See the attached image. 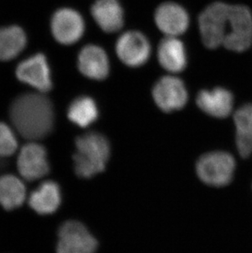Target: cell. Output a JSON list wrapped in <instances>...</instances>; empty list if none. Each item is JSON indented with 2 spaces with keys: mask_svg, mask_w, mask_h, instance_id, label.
<instances>
[{
  "mask_svg": "<svg viewBox=\"0 0 252 253\" xmlns=\"http://www.w3.org/2000/svg\"><path fill=\"white\" fill-rule=\"evenodd\" d=\"M199 30L207 48L244 52L252 43V13L244 5L213 2L199 16Z\"/></svg>",
  "mask_w": 252,
  "mask_h": 253,
  "instance_id": "obj_1",
  "label": "cell"
},
{
  "mask_svg": "<svg viewBox=\"0 0 252 253\" xmlns=\"http://www.w3.org/2000/svg\"><path fill=\"white\" fill-rule=\"evenodd\" d=\"M9 117L16 130L28 140L48 136L54 126L52 102L42 93H23L15 98Z\"/></svg>",
  "mask_w": 252,
  "mask_h": 253,
  "instance_id": "obj_2",
  "label": "cell"
},
{
  "mask_svg": "<svg viewBox=\"0 0 252 253\" xmlns=\"http://www.w3.org/2000/svg\"><path fill=\"white\" fill-rule=\"evenodd\" d=\"M73 156L76 174L89 179L104 170L111 156L109 141L98 132H88L76 139Z\"/></svg>",
  "mask_w": 252,
  "mask_h": 253,
  "instance_id": "obj_3",
  "label": "cell"
},
{
  "mask_svg": "<svg viewBox=\"0 0 252 253\" xmlns=\"http://www.w3.org/2000/svg\"><path fill=\"white\" fill-rule=\"evenodd\" d=\"M236 163L233 156L224 151L210 152L202 155L196 164L199 179L205 184L223 187L233 179Z\"/></svg>",
  "mask_w": 252,
  "mask_h": 253,
  "instance_id": "obj_4",
  "label": "cell"
},
{
  "mask_svg": "<svg viewBox=\"0 0 252 253\" xmlns=\"http://www.w3.org/2000/svg\"><path fill=\"white\" fill-rule=\"evenodd\" d=\"M98 249V240L80 221L68 220L60 227L57 253H96Z\"/></svg>",
  "mask_w": 252,
  "mask_h": 253,
  "instance_id": "obj_5",
  "label": "cell"
},
{
  "mask_svg": "<svg viewBox=\"0 0 252 253\" xmlns=\"http://www.w3.org/2000/svg\"><path fill=\"white\" fill-rule=\"evenodd\" d=\"M152 97L157 107L165 113L180 110L188 102L185 84L178 77H162L152 88Z\"/></svg>",
  "mask_w": 252,
  "mask_h": 253,
  "instance_id": "obj_6",
  "label": "cell"
},
{
  "mask_svg": "<svg viewBox=\"0 0 252 253\" xmlns=\"http://www.w3.org/2000/svg\"><path fill=\"white\" fill-rule=\"evenodd\" d=\"M85 30L83 17L69 7L57 10L51 19V31L55 40L64 45H72L81 40Z\"/></svg>",
  "mask_w": 252,
  "mask_h": 253,
  "instance_id": "obj_7",
  "label": "cell"
},
{
  "mask_svg": "<svg viewBox=\"0 0 252 253\" xmlns=\"http://www.w3.org/2000/svg\"><path fill=\"white\" fill-rule=\"evenodd\" d=\"M116 52L119 59L126 66L141 67L150 57V42L139 31H127L117 40Z\"/></svg>",
  "mask_w": 252,
  "mask_h": 253,
  "instance_id": "obj_8",
  "label": "cell"
},
{
  "mask_svg": "<svg viewBox=\"0 0 252 253\" xmlns=\"http://www.w3.org/2000/svg\"><path fill=\"white\" fill-rule=\"evenodd\" d=\"M17 169L21 176L28 181L45 176L50 169L45 148L35 141L25 144L17 157Z\"/></svg>",
  "mask_w": 252,
  "mask_h": 253,
  "instance_id": "obj_9",
  "label": "cell"
},
{
  "mask_svg": "<svg viewBox=\"0 0 252 253\" xmlns=\"http://www.w3.org/2000/svg\"><path fill=\"white\" fill-rule=\"evenodd\" d=\"M16 76L20 82L40 93H47L52 89L50 68L43 53H37L22 61L17 67Z\"/></svg>",
  "mask_w": 252,
  "mask_h": 253,
  "instance_id": "obj_10",
  "label": "cell"
},
{
  "mask_svg": "<svg viewBox=\"0 0 252 253\" xmlns=\"http://www.w3.org/2000/svg\"><path fill=\"white\" fill-rule=\"evenodd\" d=\"M155 22L162 33L177 37L184 33L189 26V16L184 7L173 2H167L157 7Z\"/></svg>",
  "mask_w": 252,
  "mask_h": 253,
  "instance_id": "obj_11",
  "label": "cell"
},
{
  "mask_svg": "<svg viewBox=\"0 0 252 253\" xmlns=\"http://www.w3.org/2000/svg\"><path fill=\"white\" fill-rule=\"evenodd\" d=\"M79 71L89 79L102 81L108 77L109 58L103 48L88 44L81 49L78 55Z\"/></svg>",
  "mask_w": 252,
  "mask_h": 253,
  "instance_id": "obj_12",
  "label": "cell"
},
{
  "mask_svg": "<svg viewBox=\"0 0 252 253\" xmlns=\"http://www.w3.org/2000/svg\"><path fill=\"white\" fill-rule=\"evenodd\" d=\"M196 103L201 110L210 117L226 118L233 111V96L230 91L221 87L203 89L198 93Z\"/></svg>",
  "mask_w": 252,
  "mask_h": 253,
  "instance_id": "obj_13",
  "label": "cell"
},
{
  "mask_svg": "<svg viewBox=\"0 0 252 253\" xmlns=\"http://www.w3.org/2000/svg\"><path fill=\"white\" fill-rule=\"evenodd\" d=\"M96 23L107 33H114L124 26V10L118 0H97L91 7Z\"/></svg>",
  "mask_w": 252,
  "mask_h": 253,
  "instance_id": "obj_14",
  "label": "cell"
},
{
  "mask_svg": "<svg viewBox=\"0 0 252 253\" xmlns=\"http://www.w3.org/2000/svg\"><path fill=\"white\" fill-rule=\"evenodd\" d=\"M157 58L165 70L171 73L183 72L187 66L185 47L177 37L167 36L157 48Z\"/></svg>",
  "mask_w": 252,
  "mask_h": 253,
  "instance_id": "obj_15",
  "label": "cell"
},
{
  "mask_svg": "<svg viewBox=\"0 0 252 253\" xmlns=\"http://www.w3.org/2000/svg\"><path fill=\"white\" fill-rule=\"evenodd\" d=\"M62 193L56 182L48 180L40 184L30 195L29 205L40 215H51L59 208Z\"/></svg>",
  "mask_w": 252,
  "mask_h": 253,
  "instance_id": "obj_16",
  "label": "cell"
},
{
  "mask_svg": "<svg viewBox=\"0 0 252 253\" xmlns=\"http://www.w3.org/2000/svg\"><path fill=\"white\" fill-rule=\"evenodd\" d=\"M236 126V144L241 157L247 158L252 153V104H245L233 116Z\"/></svg>",
  "mask_w": 252,
  "mask_h": 253,
  "instance_id": "obj_17",
  "label": "cell"
},
{
  "mask_svg": "<svg viewBox=\"0 0 252 253\" xmlns=\"http://www.w3.org/2000/svg\"><path fill=\"white\" fill-rule=\"evenodd\" d=\"M26 198L24 182L13 174L0 177V206L5 210L17 209L23 204Z\"/></svg>",
  "mask_w": 252,
  "mask_h": 253,
  "instance_id": "obj_18",
  "label": "cell"
},
{
  "mask_svg": "<svg viewBox=\"0 0 252 253\" xmlns=\"http://www.w3.org/2000/svg\"><path fill=\"white\" fill-rule=\"evenodd\" d=\"M27 43L25 31L17 26L0 28V61H9L22 53Z\"/></svg>",
  "mask_w": 252,
  "mask_h": 253,
  "instance_id": "obj_19",
  "label": "cell"
},
{
  "mask_svg": "<svg viewBox=\"0 0 252 253\" xmlns=\"http://www.w3.org/2000/svg\"><path fill=\"white\" fill-rule=\"evenodd\" d=\"M98 108L95 101L88 96H81L70 104L67 117L81 128L89 126L97 121Z\"/></svg>",
  "mask_w": 252,
  "mask_h": 253,
  "instance_id": "obj_20",
  "label": "cell"
},
{
  "mask_svg": "<svg viewBox=\"0 0 252 253\" xmlns=\"http://www.w3.org/2000/svg\"><path fill=\"white\" fill-rule=\"evenodd\" d=\"M18 147L17 136L12 128L4 122H0V158L14 154Z\"/></svg>",
  "mask_w": 252,
  "mask_h": 253,
  "instance_id": "obj_21",
  "label": "cell"
}]
</instances>
